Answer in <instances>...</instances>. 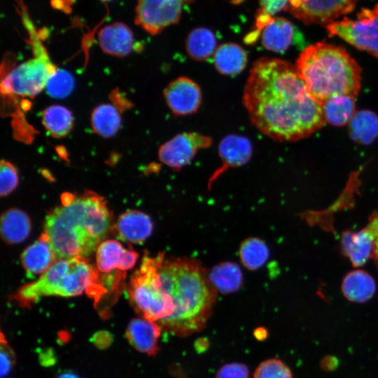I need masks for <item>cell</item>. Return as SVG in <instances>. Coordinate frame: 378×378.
<instances>
[{"label":"cell","instance_id":"obj_39","mask_svg":"<svg viewBox=\"0 0 378 378\" xmlns=\"http://www.w3.org/2000/svg\"><path fill=\"white\" fill-rule=\"evenodd\" d=\"M57 378H79L78 376L72 372H64L61 373Z\"/></svg>","mask_w":378,"mask_h":378},{"label":"cell","instance_id":"obj_20","mask_svg":"<svg viewBox=\"0 0 378 378\" xmlns=\"http://www.w3.org/2000/svg\"><path fill=\"white\" fill-rule=\"evenodd\" d=\"M20 260L24 269L31 275H41L57 261L50 244L43 234L26 248Z\"/></svg>","mask_w":378,"mask_h":378},{"label":"cell","instance_id":"obj_10","mask_svg":"<svg viewBox=\"0 0 378 378\" xmlns=\"http://www.w3.org/2000/svg\"><path fill=\"white\" fill-rule=\"evenodd\" d=\"M360 0H289L285 10L305 24L328 25L351 12Z\"/></svg>","mask_w":378,"mask_h":378},{"label":"cell","instance_id":"obj_34","mask_svg":"<svg viewBox=\"0 0 378 378\" xmlns=\"http://www.w3.org/2000/svg\"><path fill=\"white\" fill-rule=\"evenodd\" d=\"M0 193L2 197L11 193L18 184V174L15 166L10 162L1 160L0 164Z\"/></svg>","mask_w":378,"mask_h":378},{"label":"cell","instance_id":"obj_15","mask_svg":"<svg viewBox=\"0 0 378 378\" xmlns=\"http://www.w3.org/2000/svg\"><path fill=\"white\" fill-rule=\"evenodd\" d=\"M261 43L267 50L285 52L293 43L303 41L301 33L288 20L274 17L260 33Z\"/></svg>","mask_w":378,"mask_h":378},{"label":"cell","instance_id":"obj_40","mask_svg":"<svg viewBox=\"0 0 378 378\" xmlns=\"http://www.w3.org/2000/svg\"><path fill=\"white\" fill-rule=\"evenodd\" d=\"M99 1L106 3V2H110V1H113V0H99Z\"/></svg>","mask_w":378,"mask_h":378},{"label":"cell","instance_id":"obj_6","mask_svg":"<svg viewBox=\"0 0 378 378\" xmlns=\"http://www.w3.org/2000/svg\"><path fill=\"white\" fill-rule=\"evenodd\" d=\"M16 2L19 5L22 22L29 33L34 55L2 76L1 92L6 96L33 98L46 88L49 78L57 68L41 41L40 34L37 32L27 7L20 0H16Z\"/></svg>","mask_w":378,"mask_h":378},{"label":"cell","instance_id":"obj_14","mask_svg":"<svg viewBox=\"0 0 378 378\" xmlns=\"http://www.w3.org/2000/svg\"><path fill=\"white\" fill-rule=\"evenodd\" d=\"M252 144L245 136L231 134L223 138L218 146V154L222 164L211 177L209 188L219 175L229 168L246 164L252 156Z\"/></svg>","mask_w":378,"mask_h":378},{"label":"cell","instance_id":"obj_16","mask_svg":"<svg viewBox=\"0 0 378 378\" xmlns=\"http://www.w3.org/2000/svg\"><path fill=\"white\" fill-rule=\"evenodd\" d=\"M375 228L370 219L368 225L358 232H344L342 235V248L353 265H364L373 254Z\"/></svg>","mask_w":378,"mask_h":378},{"label":"cell","instance_id":"obj_11","mask_svg":"<svg viewBox=\"0 0 378 378\" xmlns=\"http://www.w3.org/2000/svg\"><path fill=\"white\" fill-rule=\"evenodd\" d=\"M212 139L196 132H183L163 144L158 150L160 162L174 170L188 164L197 152L209 148Z\"/></svg>","mask_w":378,"mask_h":378},{"label":"cell","instance_id":"obj_27","mask_svg":"<svg viewBox=\"0 0 378 378\" xmlns=\"http://www.w3.org/2000/svg\"><path fill=\"white\" fill-rule=\"evenodd\" d=\"M42 123L52 137L62 138L67 136L73 128V114L64 106L52 105L43 111Z\"/></svg>","mask_w":378,"mask_h":378},{"label":"cell","instance_id":"obj_21","mask_svg":"<svg viewBox=\"0 0 378 378\" xmlns=\"http://www.w3.org/2000/svg\"><path fill=\"white\" fill-rule=\"evenodd\" d=\"M214 64L221 74L234 76L242 71L247 64V53L244 48L234 43L219 46L214 56Z\"/></svg>","mask_w":378,"mask_h":378},{"label":"cell","instance_id":"obj_18","mask_svg":"<svg viewBox=\"0 0 378 378\" xmlns=\"http://www.w3.org/2000/svg\"><path fill=\"white\" fill-rule=\"evenodd\" d=\"M161 330V327L156 322L141 317L130 321L125 335L136 350L154 356L159 351L158 340Z\"/></svg>","mask_w":378,"mask_h":378},{"label":"cell","instance_id":"obj_8","mask_svg":"<svg viewBox=\"0 0 378 378\" xmlns=\"http://www.w3.org/2000/svg\"><path fill=\"white\" fill-rule=\"evenodd\" d=\"M330 36H337L356 48L378 57V4L363 8L356 19L344 18L326 26Z\"/></svg>","mask_w":378,"mask_h":378},{"label":"cell","instance_id":"obj_29","mask_svg":"<svg viewBox=\"0 0 378 378\" xmlns=\"http://www.w3.org/2000/svg\"><path fill=\"white\" fill-rule=\"evenodd\" d=\"M350 134L356 141L367 144L378 137V117L370 111L356 113L350 120Z\"/></svg>","mask_w":378,"mask_h":378},{"label":"cell","instance_id":"obj_28","mask_svg":"<svg viewBox=\"0 0 378 378\" xmlns=\"http://www.w3.org/2000/svg\"><path fill=\"white\" fill-rule=\"evenodd\" d=\"M326 122L332 125L342 126L351 120L355 114L354 97L337 95L321 104Z\"/></svg>","mask_w":378,"mask_h":378},{"label":"cell","instance_id":"obj_33","mask_svg":"<svg viewBox=\"0 0 378 378\" xmlns=\"http://www.w3.org/2000/svg\"><path fill=\"white\" fill-rule=\"evenodd\" d=\"M253 378H293V375L288 366L283 361L270 358L259 364Z\"/></svg>","mask_w":378,"mask_h":378},{"label":"cell","instance_id":"obj_32","mask_svg":"<svg viewBox=\"0 0 378 378\" xmlns=\"http://www.w3.org/2000/svg\"><path fill=\"white\" fill-rule=\"evenodd\" d=\"M74 87L73 76L66 70L57 69L49 78L46 89L52 97L64 98L71 94Z\"/></svg>","mask_w":378,"mask_h":378},{"label":"cell","instance_id":"obj_13","mask_svg":"<svg viewBox=\"0 0 378 378\" xmlns=\"http://www.w3.org/2000/svg\"><path fill=\"white\" fill-rule=\"evenodd\" d=\"M139 254L125 248L117 240L103 241L96 251V265L99 272L109 273L114 270L126 272L136 262Z\"/></svg>","mask_w":378,"mask_h":378},{"label":"cell","instance_id":"obj_37","mask_svg":"<svg viewBox=\"0 0 378 378\" xmlns=\"http://www.w3.org/2000/svg\"><path fill=\"white\" fill-rule=\"evenodd\" d=\"M95 344L99 346L100 347L106 346V344H108V341H110V337H108V334L106 332H99L97 333L94 336Z\"/></svg>","mask_w":378,"mask_h":378},{"label":"cell","instance_id":"obj_19","mask_svg":"<svg viewBox=\"0 0 378 378\" xmlns=\"http://www.w3.org/2000/svg\"><path fill=\"white\" fill-rule=\"evenodd\" d=\"M118 237L133 244L144 242L151 234L153 222L142 211L129 210L122 214L115 224Z\"/></svg>","mask_w":378,"mask_h":378},{"label":"cell","instance_id":"obj_9","mask_svg":"<svg viewBox=\"0 0 378 378\" xmlns=\"http://www.w3.org/2000/svg\"><path fill=\"white\" fill-rule=\"evenodd\" d=\"M193 0H137L135 23L152 35L177 24L183 8Z\"/></svg>","mask_w":378,"mask_h":378},{"label":"cell","instance_id":"obj_38","mask_svg":"<svg viewBox=\"0 0 378 378\" xmlns=\"http://www.w3.org/2000/svg\"><path fill=\"white\" fill-rule=\"evenodd\" d=\"M371 220L373 221L375 228V240L373 255L378 263V213L375 214V215L371 218Z\"/></svg>","mask_w":378,"mask_h":378},{"label":"cell","instance_id":"obj_4","mask_svg":"<svg viewBox=\"0 0 378 378\" xmlns=\"http://www.w3.org/2000/svg\"><path fill=\"white\" fill-rule=\"evenodd\" d=\"M295 68L310 94L321 104L331 97H356L360 87V69L342 47L319 42L304 48Z\"/></svg>","mask_w":378,"mask_h":378},{"label":"cell","instance_id":"obj_26","mask_svg":"<svg viewBox=\"0 0 378 378\" xmlns=\"http://www.w3.org/2000/svg\"><path fill=\"white\" fill-rule=\"evenodd\" d=\"M208 274L209 280L216 290L223 294L237 291L242 284L241 269L234 262H222L213 267Z\"/></svg>","mask_w":378,"mask_h":378},{"label":"cell","instance_id":"obj_7","mask_svg":"<svg viewBox=\"0 0 378 378\" xmlns=\"http://www.w3.org/2000/svg\"><path fill=\"white\" fill-rule=\"evenodd\" d=\"M129 295L142 318L162 325L173 314V307L164 292L155 256L144 255L130 279Z\"/></svg>","mask_w":378,"mask_h":378},{"label":"cell","instance_id":"obj_31","mask_svg":"<svg viewBox=\"0 0 378 378\" xmlns=\"http://www.w3.org/2000/svg\"><path fill=\"white\" fill-rule=\"evenodd\" d=\"M260 7L255 14V28L246 36L247 43L255 42L262 29L274 18V14L286 9L289 0H259Z\"/></svg>","mask_w":378,"mask_h":378},{"label":"cell","instance_id":"obj_1","mask_svg":"<svg viewBox=\"0 0 378 378\" xmlns=\"http://www.w3.org/2000/svg\"><path fill=\"white\" fill-rule=\"evenodd\" d=\"M243 103L253 125L280 141L307 137L326 122L321 104L310 94L295 66L276 58L263 57L254 62Z\"/></svg>","mask_w":378,"mask_h":378},{"label":"cell","instance_id":"obj_25","mask_svg":"<svg viewBox=\"0 0 378 378\" xmlns=\"http://www.w3.org/2000/svg\"><path fill=\"white\" fill-rule=\"evenodd\" d=\"M216 38L214 33L205 27L192 29L186 40V50L196 61H206L214 56L216 50Z\"/></svg>","mask_w":378,"mask_h":378},{"label":"cell","instance_id":"obj_35","mask_svg":"<svg viewBox=\"0 0 378 378\" xmlns=\"http://www.w3.org/2000/svg\"><path fill=\"white\" fill-rule=\"evenodd\" d=\"M248 367L239 363H230L223 365L216 374L215 378H248Z\"/></svg>","mask_w":378,"mask_h":378},{"label":"cell","instance_id":"obj_23","mask_svg":"<svg viewBox=\"0 0 378 378\" xmlns=\"http://www.w3.org/2000/svg\"><path fill=\"white\" fill-rule=\"evenodd\" d=\"M342 290L347 300L362 303L372 298L376 284L372 276L365 271L354 270L344 276Z\"/></svg>","mask_w":378,"mask_h":378},{"label":"cell","instance_id":"obj_2","mask_svg":"<svg viewBox=\"0 0 378 378\" xmlns=\"http://www.w3.org/2000/svg\"><path fill=\"white\" fill-rule=\"evenodd\" d=\"M112 227L106 202L92 191L64 193L61 204L46 216L43 234L56 260L86 257L97 251Z\"/></svg>","mask_w":378,"mask_h":378},{"label":"cell","instance_id":"obj_22","mask_svg":"<svg viewBox=\"0 0 378 378\" xmlns=\"http://www.w3.org/2000/svg\"><path fill=\"white\" fill-rule=\"evenodd\" d=\"M31 220L21 209L11 208L6 211L1 218V234L10 244H20L29 235Z\"/></svg>","mask_w":378,"mask_h":378},{"label":"cell","instance_id":"obj_3","mask_svg":"<svg viewBox=\"0 0 378 378\" xmlns=\"http://www.w3.org/2000/svg\"><path fill=\"white\" fill-rule=\"evenodd\" d=\"M164 293L172 304V316L161 326L174 335L186 337L201 330L212 314L216 290L209 274L195 259L156 256Z\"/></svg>","mask_w":378,"mask_h":378},{"label":"cell","instance_id":"obj_24","mask_svg":"<svg viewBox=\"0 0 378 378\" xmlns=\"http://www.w3.org/2000/svg\"><path fill=\"white\" fill-rule=\"evenodd\" d=\"M90 124L96 134L104 138L113 136L120 127V111L112 104H101L92 111Z\"/></svg>","mask_w":378,"mask_h":378},{"label":"cell","instance_id":"obj_36","mask_svg":"<svg viewBox=\"0 0 378 378\" xmlns=\"http://www.w3.org/2000/svg\"><path fill=\"white\" fill-rule=\"evenodd\" d=\"M14 363V353L7 344L6 340H4L3 333H1L0 354V372L1 378H4L9 374Z\"/></svg>","mask_w":378,"mask_h":378},{"label":"cell","instance_id":"obj_17","mask_svg":"<svg viewBox=\"0 0 378 378\" xmlns=\"http://www.w3.org/2000/svg\"><path fill=\"white\" fill-rule=\"evenodd\" d=\"M97 37L102 51L112 56L125 57L134 48L133 31L123 22H115L103 27Z\"/></svg>","mask_w":378,"mask_h":378},{"label":"cell","instance_id":"obj_12","mask_svg":"<svg viewBox=\"0 0 378 378\" xmlns=\"http://www.w3.org/2000/svg\"><path fill=\"white\" fill-rule=\"evenodd\" d=\"M166 103L177 116L195 113L202 103V91L197 83L181 76L170 82L164 90Z\"/></svg>","mask_w":378,"mask_h":378},{"label":"cell","instance_id":"obj_5","mask_svg":"<svg viewBox=\"0 0 378 378\" xmlns=\"http://www.w3.org/2000/svg\"><path fill=\"white\" fill-rule=\"evenodd\" d=\"M99 273L85 257L58 260L36 281L22 286L14 299L28 307L42 297H73L85 293L97 302L107 293Z\"/></svg>","mask_w":378,"mask_h":378},{"label":"cell","instance_id":"obj_30","mask_svg":"<svg viewBox=\"0 0 378 378\" xmlns=\"http://www.w3.org/2000/svg\"><path fill=\"white\" fill-rule=\"evenodd\" d=\"M239 256L242 264L246 268L255 270L267 260L269 248L260 238H248L240 246Z\"/></svg>","mask_w":378,"mask_h":378}]
</instances>
